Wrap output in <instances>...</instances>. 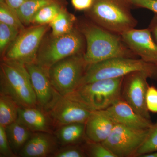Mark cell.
<instances>
[{
  "instance_id": "24",
  "label": "cell",
  "mask_w": 157,
  "mask_h": 157,
  "mask_svg": "<svg viewBox=\"0 0 157 157\" xmlns=\"http://www.w3.org/2000/svg\"><path fill=\"white\" fill-rule=\"evenodd\" d=\"M0 22L14 27L21 31L25 28L17 16L16 11L6 2L0 0Z\"/></svg>"
},
{
  "instance_id": "3",
  "label": "cell",
  "mask_w": 157,
  "mask_h": 157,
  "mask_svg": "<svg viewBox=\"0 0 157 157\" xmlns=\"http://www.w3.org/2000/svg\"><path fill=\"white\" fill-rule=\"evenodd\" d=\"M0 94L8 96L21 107H37L36 97L25 65L2 60Z\"/></svg>"
},
{
  "instance_id": "35",
  "label": "cell",
  "mask_w": 157,
  "mask_h": 157,
  "mask_svg": "<svg viewBox=\"0 0 157 157\" xmlns=\"http://www.w3.org/2000/svg\"><path fill=\"white\" fill-rule=\"evenodd\" d=\"M141 157H157V151L149 153L140 156Z\"/></svg>"
},
{
  "instance_id": "32",
  "label": "cell",
  "mask_w": 157,
  "mask_h": 157,
  "mask_svg": "<svg viewBox=\"0 0 157 157\" xmlns=\"http://www.w3.org/2000/svg\"><path fill=\"white\" fill-rule=\"evenodd\" d=\"M94 0H71L74 9L78 11L87 10L92 6Z\"/></svg>"
},
{
  "instance_id": "22",
  "label": "cell",
  "mask_w": 157,
  "mask_h": 157,
  "mask_svg": "<svg viewBox=\"0 0 157 157\" xmlns=\"http://www.w3.org/2000/svg\"><path fill=\"white\" fill-rule=\"evenodd\" d=\"M19 107L11 98L0 94V125L6 127L16 121Z\"/></svg>"
},
{
  "instance_id": "23",
  "label": "cell",
  "mask_w": 157,
  "mask_h": 157,
  "mask_svg": "<svg viewBox=\"0 0 157 157\" xmlns=\"http://www.w3.org/2000/svg\"><path fill=\"white\" fill-rule=\"evenodd\" d=\"M63 8L59 1L44 6L37 12L32 24L34 25H49Z\"/></svg>"
},
{
  "instance_id": "31",
  "label": "cell",
  "mask_w": 157,
  "mask_h": 157,
  "mask_svg": "<svg viewBox=\"0 0 157 157\" xmlns=\"http://www.w3.org/2000/svg\"><path fill=\"white\" fill-rule=\"evenodd\" d=\"M133 5L149 9L157 14V0H131Z\"/></svg>"
},
{
  "instance_id": "1",
  "label": "cell",
  "mask_w": 157,
  "mask_h": 157,
  "mask_svg": "<svg viewBox=\"0 0 157 157\" xmlns=\"http://www.w3.org/2000/svg\"><path fill=\"white\" fill-rule=\"evenodd\" d=\"M78 28L85 39L84 57L88 65L114 58H137V56L125 44L120 35L93 22L84 23Z\"/></svg>"
},
{
  "instance_id": "12",
  "label": "cell",
  "mask_w": 157,
  "mask_h": 157,
  "mask_svg": "<svg viewBox=\"0 0 157 157\" xmlns=\"http://www.w3.org/2000/svg\"><path fill=\"white\" fill-rule=\"evenodd\" d=\"M91 112L77 102L62 96L47 111L54 126L57 128L68 124H86Z\"/></svg>"
},
{
  "instance_id": "2",
  "label": "cell",
  "mask_w": 157,
  "mask_h": 157,
  "mask_svg": "<svg viewBox=\"0 0 157 157\" xmlns=\"http://www.w3.org/2000/svg\"><path fill=\"white\" fill-rule=\"evenodd\" d=\"M132 5L131 0H94L86 14L92 22L121 36L137 25L131 12Z\"/></svg>"
},
{
  "instance_id": "15",
  "label": "cell",
  "mask_w": 157,
  "mask_h": 157,
  "mask_svg": "<svg viewBox=\"0 0 157 157\" xmlns=\"http://www.w3.org/2000/svg\"><path fill=\"white\" fill-rule=\"evenodd\" d=\"M60 146L52 133H33L18 156L21 157H52Z\"/></svg>"
},
{
  "instance_id": "25",
  "label": "cell",
  "mask_w": 157,
  "mask_h": 157,
  "mask_svg": "<svg viewBox=\"0 0 157 157\" xmlns=\"http://www.w3.org/2000/svg\"><path fill=\"white\" fill-rule=\"evenodd\" d=\"M20 32L14 27L0 22V52L2 56Z\"/></svg>"
},
{
  "instance_id": "5",
  "label": "cell",
  "mask_w": 157,
  "mask_h": 157,
  "mask_svg": "<svg viewBox=\"0 0 157 157\" xmlns=\"http://www.w3.org/2000/svg\"><path fill=\"white\" fill-rule=\"evenodd\" d=\"M43 38L36 63L46 70L59 61L71 56L84 53L86 47L84 36L76 26L69 33L59 36L50 34Z\"/></svg>"
},
{
  "instance_id": "11",
  "label": "cell",
  "mask_w": 157,
  "mask_h": 157,
  "mask_svg": "<svg viewBox=\"0 0 157 157\" xmlns=\"http://www.w3.org/2000/svg\"><path fill=\"white\" fill-rule=\"evenodd\" d=\"M36 97L38 106L47 112L61 96L51 81L48 70L36 63L25 65Z\"/></svg>"
},
{
  "instance_id": "8",
  "label": "cell",
  "mask_w": 157,
  "mask_h": 157,
  "mask_svg": "<svg viewBox=\"0 0 157 157\" xmlns=\"http://www.w3.org/2000/svg\"><path fill=\"white\" fill-rule=\"evenodd\" d=\"M49 28L48 25H35L21 31L2 56V60L25 65L36 63L40 45Z\"/></svg>"
},
{
  "instance_id": "7",
  "label": "cell",
  "mask_w": 157,
  "mask_h": 157,
  "mask_svg": "<svg viewBox=\"0 0 157 157\" xmlns=\"http://www.w3.org/2000/svg\"><path fill=\"white\" fill-rule=\"evenodd\" d=\"M88 66L84 53L71 56L57 62L48 70L54 87L62 96L73 92L80 86Z\"/></svg>"
},
{
  "instance_id": "27",
  "label": "cell",
  "mask_w": 157,
  "mask_h": 157,
  "mask_svg": "<svg viewBox=\"0 0 157 157\" xmlns=\"http://www.w3.org/2000/svg\"><path fill=\"white\" fill-rule=\"evenodd\" d=\"M87 156L92 157H116L101 142H96L86 139L82 144Z\"/></svg>"
},
{
  "instance_id": "33",
  "label": "cell",
  "mask_w": 157,
  "mask_h": 157,
  "mask_svg": "<svg viewBox=\"0 0 157 157\" xmlns=\"http://www.w3.org/2000/svg\"><path fill=\"white\" fill-rule=\"evenodd\" d=\"M148 29L151 31L155 42L157 44V14H155L152 19Z\"/></svg>"
},
{
  "instance_id": "16",
  "label": "cell",
  "mask_w": 157,
  "mask_h": 157,
  "mask_svg": "<svg viewBox=\"0 0 157 157\" xmlns=\"http://www.w3.org/2000/svg\"><path fill=\"white\" fill-rule=\"evenodd\" d=\"M17 121L33 133H52V129L54 127L48 113L39 106L20 107Z\"/></svg>"
},
{
  "instance_id": "34",
  "label": "cell",
  "mask_w": 157,
  "mask_h": 157,
  "mask_svg": "<svg viewBox=\"0 0 157 157\" xmlns=\"http://www.w3.org/2000/svg\"><path fill=\"white\" fill-rule=\"evenodd\" d=\"M27 0H5L6 4L15 11L19 9Z\"/></svg>"
},
{
  "instance_id": "14",
  "label": "cell",
  "mask_w": 157,
  "mask_h": 157,
  "mask_svg": "<svg viewBox=\"0 0 157 157\" xmlns=\"http://www.w3.org/2000/svg\"><path fill=\"white\" fill-rule=\"evenodd\" d=\"M104 110L115 124L141 130L150 129L153 124L151 119L140 115L122 98Z\"/></svg>"
},
{
  "instance_id": "6",
  "label": "cell",
  "mask_w": 157,
  "mask_h": 157,
  "mask_svg": "<svg viewBox=\"0 0 157 157\" xmlns=\"http://www.w3.org/2000/svg\"><path fill=\"white\" fill-rule=\"evenodd\" d=\"M137 71L146 73L150 78L157 79V65L141 59L117 57L88 65L80 86L97 80L124 77Z\"/></svg>"
},
{
  "instance_id": "29",
  "label": "cell",
  "mask_w": 157,
  "mask_h": 157,
  "mask_svg": "<svg viewBox=\"0 0 157 157\" xmlns=\"http://www.w3.org/2000/svg\"><path fill=\"white\" fill-rule=\"evenodd\" d=\"M0 157H17L12 151L7 138L5 127L0 125Z\"/></svg>"
},
{
  "instance_id": "26",
  "label": "cell",
  "mask_w": 157,
  "mask_h": 157,
  "mask_svg": "<svg viewBox=\"0 0 157 157\" xmlns=\"http://www.w3.org/2000/svg\"><path fill=\"white\" fill-rule=\"evenodd\" d=\"M157 151V121L149 129L148 134L142 144L137 149L135 156Z\"/></svg>"
},
{
  "instance_id": "10",
  "label": "cell",
  "mask_w": 157,
  "mask_h": 157,
  "mask_svg": "<svg viewBox=\"0 0 157 157\" xmlns=\"http://www.w3.org/2000/svg\"><path fill=\"white\" fill-rule=\"evenodd\" d=\"M147 74L140 71L133 72L124 77L121 98L135 111L144 117L151 119L146 106V96L148 85Z\"/></svg>"
},
{
  "instance_id": "17",
  "label": "cell",
  "mask_w": 157,
  "mask_h": 157,
  "mask_svg": "<svg viewBox=\"0 0 157 157\" xmlns=\"http://www.w3.org/2000/svg\"><path fill=\"white\" fill-rule=\"evenodd\" d=\"M115 124L104 110L91 111L85 124L86 139L102 143L109 137Z\"/></svg>"
},
{
  "instance_id": "21",
  "label": "cell",
  "mask_w": 157,
  "mask_h": 157,
  "mask_svg": "<svg viewBox=\"0 0 157 157\" xmlns=\"http://www.w3.org/2000/svg\"><path fill=\"white\" fill-rule=\"evenodd\" d=\"M59 0H27L16 10L17 16L24 25L32 24L35 15L44 6Z\"/></svg>"
},
{
  "instance_id": "20",
  "label": "cell",
  "mask_w": 157,
  "mask_h": 157,
  "mask_svg": "<svg viewBox=\"0 0 157 157\" xmlns=\"http://www.w3.org/2000/svg\"><path fill=\"white\" fill-rule=\"evenodd\" d=\"M76 20L73 14L63 8L48 25L52 29L51 34L54 36H59L69 33L76 26Z\"/></svg>"
},
{
  "instance_id": "28",
  "label": "cell",
  "mask_w": 157,
  "mask_h": 157,
  "mask_svg": "<svg viewBox=\"0 0 157 157\" xmlns=\"http://www.w3.org/2000/svg\"><path fill=\"white\" fill-rule=\"evenodd\" d=\"M87 157L83 147L80 144L60 146L52 157Z\"/></svg>"
},
{
  "instance_id": "9",
  "label": "cell",
  "mask_w": 157,
  "mask_h": 157,
  "mask_svg": "<svg viewBox=\"0 0 157 157\" xmlns=\"http://www.w3.org/2000/svg\"><path fill=\"white\" fill-rule=\"evenodd\" d=\"M149 130L133 128L115 124L109 137L102 143L116 157H135Z\"/></svg>"
},
{
  "instance_id": "4",
  "label": "cell",
  "mask_w": 157,
  "mask_h": 157,
  "mask_svg": "<svg viewBox=\"0 0 157 157\" xmlns=\"http://www.w3.org/2000/svg\"><path fill=\"white\" fill-rule=\"evenodd\" d=\"M124 77L102 79L82 85L64 97L90 111L105 110L122 98Z\"/></svg>"
},
{
  "instance_id": "13",
  "label": "cell",
  "mask_w": 157,
  "mask_h": 157,
  "mask_svg": "<svg viewBox=\"0 0 157 157\" xmlns=\"http://www.w3.org/2000/svg\"><path fill=\"white\" fill-rule=\"evenodd\" d=\"M125 44L144 61L157 65V44L149 29L130 30L121 35Z\"/></svg>"
},
{
  "instance_id": "30",
  "label": "cell",
  "mask_w": 157,
  "mask_h": 157,
  "mask_svg": "<svg viewBox=\"0 0 157 157\" xmlns=\"http://www.w3.org/2000/svg\"><path fill=\"white\" fill-rule=\"evenodd\" d=\"M146 106L149 112L157 113V88L149 86L146 96Z\"/></svg>"
},
{
  "instance_id": "18",
  "label": "cell",
  "mask_w": 157,
  "mask_h": 157,
  "mask_svg": "<svg viewBox=\"0 0 157 157\" xmlns=\"http://www.w3.org/2000/svg\"><path fill=\"white\" fill-rule=\"evenodd\" d=\"M54 135L60 146L80 144L86 139L85 124L72 123L62 126L59 127Z\"/></svg>"
},
{
  "instance_id": "19",
  "label": "cell",
  "mask_w": 157,
  "mask_h": 157,
  "mask_svg": "<svg viewBox=\"0 0 157 157\" xmlns=\"http://www.w3.org/2000/svg\"><path fill=\"white\" fill-rule=\"evenodd\" d=\"M5 129L11 148L18 156L19 152L30 138L33 132L17 121L5 127Z\"/></svg>"
}]
</instances>
